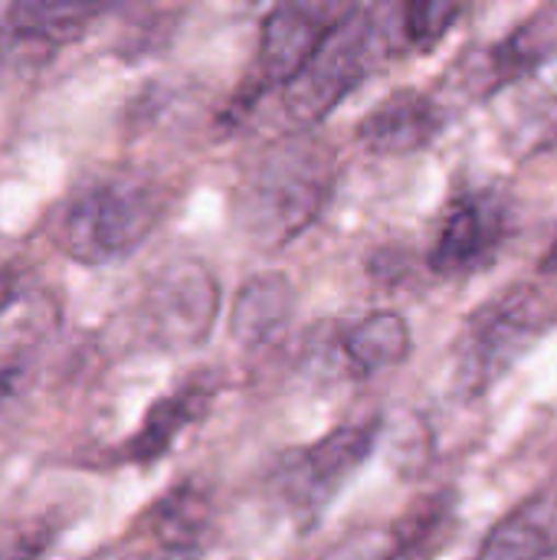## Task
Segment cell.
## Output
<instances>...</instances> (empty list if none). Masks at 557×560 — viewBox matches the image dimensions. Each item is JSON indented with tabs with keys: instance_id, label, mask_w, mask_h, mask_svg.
I'll return each instance as SVG.
<instances>
[{
	"instance_id": "6da1fadb",
	"label": "cell",
	"mask_w": 557,
	"mask_h": 560,
	"mask_svg": "<svg viewBox=\"0 0 557 560\" xmlns=\"http://www.w3.org/2000/svg\"><path fill=\"white\" fill-rule=\"evenodd\" d=\"M335 151L315 131L269 141L240 184V223L259 246H286L325 210L335 187Z\"/></svg>"
},
{
	"instance_id": "7a4b0ae2",
	"label": "cell",
	"mask_w": 557,
	"mask_h": 560,
	"mask_svg": "<svg viewBox=\"0 0 557 560\" xmlns=\"http://www.w3.org/2000/svg\"><path fill=\"white\" fill-rule=\"evenodd\" d=\"M557 322V302L532 285L479 305L453 348V390L466 400L489 394Z\"/></svg>"
},
{
	"instance_id": "3957f363",
	"label": "cell",
	"mask_w": 557,
	"mask_h": 560,
	"mask_svg": "<svg viewBox=\"0 0 557 560\" xmlns=\"http://www.w3.org/2000/svg\"><path fill=\"white\" fill-rule=\"evenodd\" d=\"M394 49L391 26L374 7H351L338 16L312 62L286 85L282 105L299 131L325 121Z\"/></svg>"
},
{
	"instance_id": "277c9868",
	"label": "cell",
	"mask_w": 557,
	"mask_h": 560,
	"mask_svg": "<svg viewBox=\"0 0 557 560\" xmlns=\"http://www.w3.org/2000/svg\"><path fill=\"white\" fill-rule=\"evenodd\" d=\"M161 194L131 177L82 187L62 210L56 243L79 266H108L148 243L161 223Z\"/></svg>"
},
{
	"instance_id": "5b68a950",
	"label": "cell",
	"mask_w": 557,
	"mask_h": 560,
	"mask_svg": "<svg viewBox=\"0 0 557 560\" xmlns=\"http://www.w3.org/2000/svg\"><path fill=\"white\" fill-rule=\"evenodd\" d=\"M378 420L348 423L309 443L302 450L286 453L272 469V492L282 509L302 528L315 525L325 509L335 502L338 489L361 469L378 443Z\"/></svg>"
},
{
	"instance_id": "8992f818",
	"label": "cell",
	"mask_w": 557,
	"mask_h": 560,
	"mask_svg": "<svg viewBox=\"0 0 557 560\" xmlns=\"http://www.w3.org/2000/svg\"><path fill=\"white\" fill-rule=\"evenodd\" d=\"M220 312L217 276L197 259L167 262L141 295V325L154 348L187 351L210 338Z\"/></svg>"
},
{
	"instance_id": "52a82bcc",
	"label": "cell",
	"mask_w": 557,
	"mask_h": 560,
	"mask_svg": "<svg viewBox=\"0 0 557 560\" xmlns=\"http://www.w3.org/2000/svg\"><path fill=\"white\" fill-rule=\"evenodd\" d=\"M515 233L512 203L496 190L456 197L430 246V269L440 276H473L489 269Z\"/></svg>"
},
{
	"instance_id": "ba28073f",
	"label": "cell",
	"mask_w": 557,
	"mask_h": 560,
	"mask_svg": "<svg viewBox=\"0 0 557 560\" xmlns=\"http://www.w3.org/2000/svg\"><path fill=\"white\" fill-rule=\"evenodd\" d=\"M345 10L328 3H279L266 13L259 26V59L256 82L289 85L322 49L325 36Z\"/></svg>"
},
{
	"instance_id": "9c48e42d",
	"label": "cell",
	"mask_w": 557,
	"mask_h": 560,
	"mask_svg": "<svg viewBox=\"0 0 557 560\" xmlns=\"http://www.w3.org/2000/svg\"><path fill=\"white\" fill-rule=\"evenodd\" d=\"M557 49V13H538L519 23L506 39L469 49L463 59V82L473 95H496L506 85L529 79Z\"/></svg>"
},
{
	"instance_id": "30bf717a",
	"label": "cell",
	"mask_w": 557,
	"mask_h": 560,
	"mask_svg": "<svg viewBox=\"0 0 557 560\" xmlns=\"http://www.w3.org/2000/svg\"><path fill=\"white\" fill-rule=\"evenodd\" d=\"M443 125H446V112L433 95L420 89H397L384 95L378 108L361 118L358 141L374 154L404 158L433 144Z\"/></svg>"
},
{
	"instance_id": "8fae6325",
	"label": "cell",
	"mask_w": 557,
	"mask_h": 560,
	"mask_svg": "<svg viewBox=\"0 0 557 560\" xmlns=\"http://www.w3.org/2000/svg\"><path fill=\"white\" fill-rule=\"evenodd\" d=\"M453 532V495H433L391 528L348 538L332 560H427Z\"/></svg>"
},
{
	"instance_id": "7c38bea8",
	"label": "cell",
	"mask_w": 557,
	"mask_h": 560,
	"mask_svg": "<svg viewBox=\"0 0 557 560\" xmlns=\"http://www.w3.org/2000/svg\"><path fill=\"white\" fill-rule=\"evenodd\" d=\"M213 397H217V384L210 377H190L171 394L158 397L148 407L141 427L125 443V459L135 466H151L164 459L174 450V443L210 413Z\"/></svg>"
},
{
	"instance_id": "4fadbf2b",
	"label": "cell",
	"mask_w": 557,
	"mask_h": 560,
	"mask_svg": "<svg viewBox=\"0 0 557 560\" xmlns=\"http://www.w3.org/2000/svg\"><path fill=\"white\" fill-rule=\"evenodd\" d=\"M292 312H295L292 282L282 272H256L236 292L230 331H233L236 345H243L250 351L269 348L286 335Z\"/></svg>"
},
{
	"instance_id": "5bb4252c",
	"label": "cell",
	"mask_w": 557,
	"mask_h": 560,
	"mask_svg": "<svg viewBox=\"0 0 557 560\" xmlns=\"http://www.w3.org/2000/svg\"><path fill=\"white\" fill-rule=\"evenodd\" d=\"M410 345V325L397 312H374L341 331L338 354L351 377H374L404 364Z\"/></svg>"
},
{
	"instance_id": "9a60e30c",
	"label": "cell",
	"mask_w": 557,
	"mask_h": 560,
	"mask_svg": "<svg viewBox=\"0 0 557 560\" xmlns=\"http://www.w3.org/2000/svg\"><path fill=\"white\" fill-rule=\"evenodd\" d=\"M476 560H557V505L525 502L502 518L483 541Z\"/></svg>"
},
{
	"instance_id": "2e32d148",
	"label": "cell",
	"mask_w": 557,
	"mask_h": 560,
	"mask_svg": "<svg viewBox=\"0 0 557 560\" xmlns=\"http://www.w3.org/2000/svg\"><path fill=\"white\" fill-rule=\"evenodd\" d=\"M102 3H13L3 13L10 33L43 52H56L89 33V26L105 13Z\"/></svg>"
},
{
	"instance_id": "e0dca14e",
	"label": "cell",
	"mask_w": 557,
	"mask_h": 560,
	"mask_svg": "<svg viewBox=\"0 0 557 560\" xmlns=\"http://www.w3.org/2000/svg\"><path fill=\"white\" fill-rule=\"evenodd\" d=\"M502 141L515 158H532L557 141V92L522 89L509 98Z\"/></svg>"
},
{
	"instance_id": "ac0fdd59",
	"label": "cell",
	"mask_w": 557,
	"mask_h": 560,
	"mask_svg": "<svg viewBox=\"0 0 557 560\" xmlns=\"http://www.w3.org/2000/svg\"><path fill=\"white\" fill-rule=\"evenodd\" d=\"M460 13H463V7H456V3L417 0V3H407L401 10V20H404L401 30H404V36H407L410 46L430 49V46H437L453 30V23L460 20Z\"/></svg>"
},
{
	"instance_id": "d6986e66",
	"label": "cell",
	"mask_w": 557,
	"mask_h": 560,
	"mask_svg": "<svg viewBox=\"0 0 557 560\" xmlns=\"http://www.w3.org/2000/svg\"><path fill=\"white\" fill-rule=\"evenodd\" d=\"M204 551L197 548H184V545H174V541H164L161 535H154L144 522L138 525L135 535H128L125 541L118 545H108L102 548L95 558L89 560H200Z\"/></svg>"
},
{
	"instance_id": "ffe728a7",
	"label": "cell",
	"mask_w": 557,
	"mask_h": 560,
	"mask_svg": "<svg viewBox=\"0 0 557 560\" xmlns=\"http://www.w3.org/2000/svg\"><path fill=\"white\" fill-rule=\"evenodd\" d=\"M30 374H33V351L26 348L0 351V407H7L23 394Z\"/></svg>"
},
{
	"instance_id": "44dd1931",
	"label": "cell",
	"mask_w": 557,
	"mask_h": 560,
	"mask_svg": "<svg viewBox=\"0 0 557 560\" xmlns=\"http://www.w3.org/2000/svg\"><path fill=\"white\" fill-rule=\"evenodd\" d=\"M43 56H49V52H43V49H36V46H30V43L16 39V36L10 33V26L0 20V82H3L10 72L30 69V66H39V62H43Z\"/></svg>"
},
{
	"instance_id": "7402d4cb",
	"label": "cell",
	"mask_w": 557,
	"mask_h": 560,
	"mask_svg": "<svg viewBox=\"0 0 557 560\" xmlns=\"http://www.w3.org/2000/svg\"><path fill=\"white\" fill-rule=\"evenodd\" d=\"M368 272L384 285H397L410 272V256L404 249H397V246H387V249H381V253H374L368 259Z\"/></svg>"
},
{
	"instance_id": "603a6c76",
	"label": "cell",
	"mask_w": 557,
	"mask_h": 560,
	"mask_svg": "<svg viewBox=\"0 0 557 560\" xmlns=\"http://www.w3.org/2000/svg\"><path fill=\"white\" fill-rule=\"evenodd\" d=\"M23 295V269L0 266V312H7Z\"/></svg>"
},
{
	"instance_id": "cb8c5ba5",
	"label": "cell",
	"mask_w": 557,
	"mask_h": 560,
	"mask_svg": "<svg viewBox=\"0 0 557 560\" xmlns=\"http://www.w3.org/2000/svg\"><path fill=\"white\" fill-rule=\"evenodd\" d=\"M545 269H557V236L555 243H552V249H548V256H545Z\"/></svg>"
}]
</instances>
